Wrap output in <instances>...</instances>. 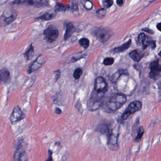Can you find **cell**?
Instances as JSON below:
<instances>
[{"mask_svg": "<svg viewBox=\"0 0 161 161\" xmlns=\"http://www.w3.org/2000/svg\"><path fill=\"white\" fill-rule=\"evenodd\" d=\"M104 93H99L94 90L90 98L87 102V108L90 111H94L100 108L105 102Z\"/></svg>", "mask_w": 161, "mask_h": 161, "instance_id": "obj_1", "label": "cell"}, {"mask_svg": "<svg viewBox=\"0 0 161 161\" xmlns=\"http://www.w3.org/2000/svg\"><path fill=\"white\" fill-rule=\"evenodd\" d=\"M127 98L124 94H115L109 98L106 103L107 107L111 111H115L120 109L124 105Z\"/></svg>", "mask_w": 161, "mask_h": 161, "instance_id": "obj_2", "label": "cell"}, {"mask_svg": "<svg viewBox=\"0 0 161 161\" xmlns=\"http://www.w3.org/2000/svg\"><path fill=\"white\" fill-rule=\"evenodd\" d=\"M142 107V103L139 101L132 102L128 105L127 108L122 116V120H126L131 115H133L137 111H139Z\"/></svg>", "mask_w": 161, "mask_h": 161, "instance_id": "obj_3", "label": "cell"}, {"mask_svg": "<svg viewBox=\"0 0 161 161\" xmlns=\"http://www.w3.org/2000/svg\"><path fill=\"white\" fill-rule=\"evenodd\" d=\"M14 5H25L35 7H43L48 4L46 0H14L12 2Z\"/></svg>", "mask_w": 161, "mask_h": 161, "instance_id": "obj_4", "label": "cell"}, {"mask_svg": "<svg viewBox=\"0 0 161 161\" xmlns=\"http://www.w3.org/2000/svg\"><path fill=\"white\" fill-rule=\"evenodd\" d=\"M44 35L45 39L47 42L52 43L58 38L59 31L56 28L51 25L44 31Z\"/></svg>", "mask_w": 161, "mask_h": 161, "instance_id": "obj_5", "label": "cell"}, {"mask_svg": "<svg viewBox=\"0 0 161 161\" xmlns=\"http://www.w3.org/2000/svg\"><path fill=\"white\" fill-rule=\"evenodd\" d=\"M26 117L24 112L21 110L19 106H16L13 109L11 115L10 120L12 125L17 124L19 121L24 119Z\"/></svg>", "mask_w": 161, "mask_h": 161, "instance_id": "obj_6", "label": "cell"}, {"mask_svg": "<svg viewBox=\"0 0 161 161\" xmlns=\"http://www.w3.org/2000/svg\"><path fill=\"white\" fill-rule=\"evenodd\" d=\"M150 69L149 77L153 80H156L160 76L161 72V65L159 63V60H156L151 62L150 63Z\"/></svg>", "mask_w": 161, "mask_h": 161, "instance_id": "obj_7", "label": "cell"}, {"mask_svg": "<svg viewBox=\"0 0 161 161\" xmlns=\"http://www.w3.org/2000/svg\"><path fill=\"white\" fill-rule=\"evenodd\" d=\"M94 90L99 93H105L107 90V84L102 77H98L94 82Z\"/></svg>", "mask_w": 161, "mask_h": 161, "instance_id": "obj_8", "label": "cell"}, {"mask_svg": "<svg viewBox=\"0 0 161 161\" xmlns=\"http://www.w3.org/2000/svg\"><path fill=\"white\" fill-rule=\"evenodd\" d=\"M138 41L139 44L143 47L144 49L146 48L149 45L151 46L152 49L155 48V44L154 41L149 39L144 33H141L138 36Z\"/></svg>", "mask_w": 161, "mask_h": 161, "instance_id": "obj_9", "label": "cell"}, {"mask_svg": "<svg viewBox=\"0 0 161 161\" xmlns=\"http://www.w3.org/2000/svg\"><path fill=\"white\" fill-rule=\"evenodd\" d=\"M93 33L102 42L107 41L110 37L108 30L105 28H97L94 30Z\"/></svg>", "mask_w": 161, "mask_h": 161, "instance_id": "obj_10", "label": "cell"}, {"mask_svg": "<svg viewBox=\"0 0 161 161\" xmlns=\"http://www.w3.org/2000/svg\"><path fill=\"white\" fill-rule=\"evenodd\" d=\"M26 152L23 147L21 143L20 144L14 152L13 158L16 161H23L27 160Z\"/></svg>", "mask_w": 161, "mask_h": 161, "instance_id": "obj_11", "label": "cell"}, {"mask_svg": "<svg viewBox=\"0 0 161 161\" xmlns=\"http://www.w3.org/2000/svg\"><path fill=\"white\" fill-rule=\"evenodd\" d=\"M41 55L39 56L36 59V60L33 62V63L31 65L29 69L28 70V74L32 73L33 72L38 70L42 67V65L46 61H43V62H40V58Z\"/></svg>", "mask_w": 161, "mask_h": 161, "instance_id": "obj_12", "label": "cell"}, {"mask_svg": "<svg viewBox=\"0 0 161 161\" xmlns=\"http://www.w3.org/2000/svg\"><path fill=\"white\" fill-rule=\"evenodd\" d=\"M17 13L15 11H12L10 14L8 13V15L6 14V12H5L4 13H3V15L2 16L1 20L3 21L4 24L8 25L15 20L17 17Z\"/></svg>", "mask_w": 161, "mask_h": 161, "instance_id": "obj_13", "label": "cell"}, {"mask_svg": "<svg viewBox=\"0 0 161 161\" xmlns=\"http://www.w3.org/2000/svg\"><path fill=\"white\" fill-rule=\"evenodd\" d=\"M0 78H1V81L5 84L10 82L11 78L10 73L9 70L5 68L1 70Z\"/></svg>", "mask_w": 161, "mask_h": 161, "instance_id": "obj_14", "label": "cell"}, {"mask_svg": "<svg viewBox=\"0 0 161 161\" xmlns=\"http://www.w3.org/2000/svg\"><path fill=\"white\" fill-rule=\"evenodd\" d=\"M75 31V28L72 23H68L66 25V29L64 36V39L67 40L72 36V34Z\"/></svg>", "mask_w": 161, "mask_h": 161, "instance_id": "obj_15", "label": "cell"}, {"mask_svg": "<svg viewBox=\"0 0 161 161\" xmlns=\"http://www.w3.org/2000/svg\"><path fill=\"white\" fill-rule=\"evenodd\" d=\"M131 44V40H129V41H128L127 42L125 43L124 45H122L120 46L114 48L112 52L114 53H116V54H118V53L124 52L125 51L129 48Z\"/></svg>", "mask_w": 161, "mask_h": 161, "instance_id": "obj_16", "label": "cell"}, {"mask_svg": "<svg viewBox=\"0 0 161 161\" xmlns=\"http://www.w3.org/2000/svg\"><path fill=\"white\" fill-rule=\"evenodd\" d=\"M128 74V73L127 70H124V69H120L112 75V77H111V80L113 82H116L118 80L119 78L122 75H127Z\"/></svg>", "mask_w": 161, "mask_h": 161, "instance_id": "obj_17", "label": "cell"}, {"mask_svg": "<svg viewBox=\"0 0 161 161\" xmlns=\"http://www.w3.org/2000/svg\"><path fill=\"white\" fill-rule=\"evenodd\" d=\"M34 55V48L32 44H31L30 46H29V48L24 53V56L27 61H28L30 59H32Z\"/></svg>", "mask_w": 161, "mask_h": 161, "instance_id": "obj_18", "label": "cell"}, {"mask_svg": "<svg viewBox=\"0 0 161 161\" xmlns=\"http://www.w3.org/2000/svg\"><path fill=\"white\" fill-rule=\"evenodd\" d=\"M129 56L136 62H138L142 59V56L137 52V50H134L129 53Z\"/></svg>", "mask_w": 161, "mask_h": 161, "instance_id": "obj_19", "label": "cell"}, {"mask_svg": "<svg viewBox=\"0 0 161 161\" xmlns=\"http://www.w3.org/2000/svg\"><path fill=\"white\" fill-rule=\"evenodd\" d=\"M144 133V129L143 127H140L137 130V133L136 137L135 138L134 141L137 142H138L141 139Z\"/></svg>", "mask_w": 161, "mask_h": 161, "instance_id": "obj_20", "label": "cell"}, {"mask_svg": "<svg viewBox=\"0 0 161 161\" xmlns=\"http://www.w3.org/2000/svg\"><path fill=\"white\" fill-rule=\"evenodd\" d=\"M79 44L85 49H87L89 46V40L86 38H82L79 41Z\"/></svg>", "mask_w": 161, "mask_h": 161, "instance_id": "obj_21", "label": "cell"}, {"mask_svg": "<svg viewBox=\"0 0 161 161\" xmlns=\"http://www.w3.org/2000/svg\"><path fill=\"white\" fill-rule=\"evenodd\" d=\"M69 9V6L68 5L65 6L63 4L60 3H57L56 4L55 9L57 11H65L68 10Z\"/></svg>", "mask_w": 161, "mask_h": 161, "instance_id": "obj_22", "label": "cell"}, {"mask_svg": "<svg viewBox=\"0 0 161 161\" xmlns=\"http://www.w3.org/2000/svg\"><path fill=\"white\" fill-rule=\"evenodd\" d=\"M83 73V70L80 68H77L73 73V77L75 80H79Z\"/></svg>", "mask_w": 161, "mask_h": 161, "instance_id": "obj_23", "label": "cell"}, {"mask_svg": "<svg viewBox=\"0 0 161 161\" xmlns=\"http://www.w3.org/2000/svg\"><path fill=\"white\" fill-rule=\"evenodd\" d=\"M53 17H54V15L53 14L46 13H45V14L42 15V16H40L39 18H38V19L42 20H50L51 19L53 18Z\"/></svg>", "mask_w": 161, "mask_h": 161, "instance_id": "obj_24", "label": "cell"}, {"mask_svg": "<svg viewBox=\"0 0 161 161\" xmlns=\"http://www.w3.org/2000/svg\"><path fill=\"white\" fill-rule=\"evenodd\" d=\"M114 59L111 57H107L103 60V64L106 66H110L112 65L114 63Z\"/></svg>", "mask_w": 161, "mask_h": 161, "instance_id": "obj_25", "label": "cell"}, {"mask_svg": "<svg viewBox=\"0 0 161 161\" xmlns=\"http://www.w3.org/2000/svg\"><path fill=\"white\" fill-rule=\"evenodd\" d=\"M103 7L105 8H109L113 4L112 0H104L102 2Z\"/></svg>", "mask_w": 161, "mask_h": 161, "instance_id": "obj_26", "label": "cell"}, {"mask_svg": "<svg viewBox=\"0 0 161 161\" xmlns=\"http://www.w3.org/2000/svg\"><path fill=\"white\" fill-rule=\"evenodd\" d=\"M84 2L83 3V5H84L85 8H86V9H88V10L92 9V4L89 0H84Z\"/></svg>", "mask_w": 161, "mask_h": 161, "instance_id": "obj_27", "label": "cell"}, {"mask_svg": "<svg viewBox=\"0 0 161 161\" xmlns=\"http://www.w3.org/2000/svg\"><path fill=\"white\" fill-rule=\"evenodd\" d=\"M55 73V80L56 81L58 80V79L60 78V76H61V72L60 70H56L54 72Z\"/></svg>", "mask_w": 161, "mask_h": 161, "instance_id": "obj_28", "label": "cell"}, {"mask_svg": "<svg viewBox=\"0 0 161 161\" xmlns=\"http://www.w3.org/2000/svg\"><path fill=\"white\" fill-rule=\"evenodd\" d=\"M52 154H53V152L51 151V150H48V155H49V157H48V159H47L46 161H52L53 159H52Z\"/></svg>", "mask_w": 161, "mask_h": 161, "instance_id": "obj_29", "label": "cell"}, {"mask_svg": "<svg viewBox=\"0 0 161 161\" xmlns=\"http://www.w3.org/2000/svg\"><path fill=\"white\" fill-rule=\"evenodd\" d=\"M142 30L147 32V33H149V34H153L154 33L153 31L151 30V29H149V28H143Z\"/></svg>", "mask_w": 161, "mask_h": 161, "instance_id": "obj_30", "label": "cell"}, {"mask_svg": "<svg viewBox=\"0 0 161 161\" xmlns=\"http://www.w3.org/2000/svg\"><path fill=\"white\" fill-rule=\"evenodd\" d=\"M55 112L57 113V114H58V115H60V114L62 113V110L59 108L57 107L55 109Z\"/></svg>", "mask_w": 161, "mask_h": 161, "instance_id": "obj_31", "label": "cell"}, {"mask_svg": "<svg viewBox=\"0 0 161 161\" xmlns=\"http://www.w3.org/2000/svg\"><path fill=\"white\" fill-rule=\"evenodd\" d=\"M116 3L119 6H121L124 3L123 0H116Z\"/></svg>", "mask_w": 161, "mask_h": 161, "instance_id": "obj_32", "label": "cell"}, {"mask_svg": "<svg viewBox=\"0 0 161 161\" xmlns=\"http://www.w3.org/2000/svg\"><path fill=\"white\" fill-rule=\"evenodd\" d=\"M156 28H157V29H158L159 31L161 32V23H158L157 26H156Z\"/></svg>", "mask_w": 161, "mask_h": 161, "instance_id": "obj_33", "label": "cell"}, {"mask_svg": "<svg viewBox=\"0 0 161 161\" xmlns=\"http://www.w3.org/2000/svg\"><path fill=\"white\" fill-rule=\"evenodd\" d=\"M159 55L161 57V51L160 52V53H159Z\"/></svg>", "mask_w": 161, "mask_h": 161, "instance_id": "obj_34", "label": "cell"}]
</instances>
